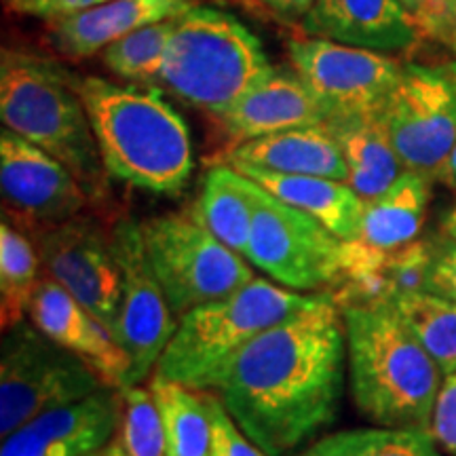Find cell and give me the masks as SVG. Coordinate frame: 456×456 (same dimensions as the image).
Masks as SVG:
<instances>
[{"label": "cell", "mask_w": 456, "mask_h": 456, "mask_svg": "<svg viewBox=\"0 0 456 456\" xmlns=\"http://www.w3.org/2000/svg\"><path fill=\"white\" fill-rule=\"evenodd\" d=\"M121 420V391L104 387L28 420L3 437L0 456H89L117 437Z\"/></svg>", "instance_id": "9a60e30c"}, {"label": "cell", "mask_w": 456, "mask_h": 456, "mask_svg": "<svg viewBox=\"0 0 456 456\" xmlns=\"http://www.w3.org/2000/svg\"><path fill=\"white\" fill-rule=\"evenodd\" d=\"M148 389L161 416L167 456H212V420L203 393L161 374L151 376Z\"/></svg>", "instance_id": "d4e9b609"}, {"label": "cell", "mask_w": 456, "mask_h": 456, "mask_svg": "<svg viewBox=\"0 0 456 456\" xmlns=\"http://www.w3.org/2000/svg\"><path fill=\"white\" fill-rule=\"evenodd\" d=\"M429 199L431 180L414 171H403L383 195L363 205L355 241L379 252H393L414 243L423 231Z\"/></svg>", "instance_id": "603a6c76"}, {"label": "cell", "mask_w": 456, "mask_h": 456, "mask_svg": "<svg viewBox=\"0 0 456 456\" xmlns=\"http://www.w3.org/2000/svg\"><path fill=\"white\" fill-rule=\"evenodd\" d=\"M216 165H228L237 171L260 169L288 175H319L349 184V169L338 142L323 123L245 142L220 152Z\"/></svg>", "instance_id": "ffe728a7"}, {"label": "cell", "mask_w": 456, "mask_h": 456, "mask_svg": "<svg viewBox=\"0 0 456 456\" xmlns=\"http://www.w3.org/2000/svg\"><path fill=\"white\" fill-rule=\"evenodd\" d=\"M241 174L277 197L279 201L292 205L322 222L342 241H355L359 237L366 201L346 182L319 178V175L273 174V171L260 169H241Z\"/></svg>", "instance_id": "44dd1931"}, {"label": "cell", "mask_w": 456, "mask_h": 456, "mask_svg": "<svg viewBox=\"0 0 456 456\" xmlns=\"http://www.w3.org/2000/svg\"><path fill=\"white\" fill-rule=\"evenodd\" d=\"M300 26L306 37L387 55L412 51L425 37L402 0H317Z\"/></svg>", "instance_id": "e0dca14e"}, {"label": "cell", "mask_w": 456, "mask_h": 456, "mask_svg": "<svg viewBox=\"0 0 456 456\" xmlns=\"http://www.w3.org/2000/svg\"><path fill=\"white\" fill-rule=\"evenodd\" d=\"M419 24L427 37L456 51V0H431Z\"/></svg>", "instance_id": "836d02e7"}, {"label": "cell", "mask_w": 456, "mask_h": 456, "mask_svg": "<svg viewBox=\"0 0 456 456\" xmlns=\"http://www.w3.org/2000/svg\"><path fill=\"white\" fill-rule=\"evenodd\" d=\"M199 0H110L78 15L47 21L49 41L68 60L98 55L118 38L184 15Z\"/></svg>", "instance_id": "d6986e66"}, {"label": "cell", "mask_w": 456, "mask_h": 456, "mask_svg": "<svg viewBox=\"0 0 456 456\" xmlns=\"http://www.w3.org/2000/svg\"><path fill=\"white\" fill-rule=\"evenodd\" d=\"M254 3L285 24H302L317 0H254Z\"/></svg>", "instance_id": "d590c367"}, {"label": "cell", "mask_w": 456, "mask_h": 456, "mask_svg": "<svg viewBox=\"0 0 456 456\" xmlns=\"http://www.w3.org/2000/svg\"><path fill=\"white\" fill-rule=\"evenodd\" d=\"M89 456H127V450H125V446H123L121 440H118V436H117L112 442H108L104 448H100L98 452H94V454H89Z\"/></svg>", "instance_id": "74e56055"}, {"label": "cell", "mask_w": 456, "mask_h": 456, "mask_svg": "<svg viewBox=\"0 0 456 456\" xmlns=\"http://www.w3.org/2000/svg\"><path fill=\"white\" fill-rule=\"evenodd\" d=\"M271 279H252L224 298L197 306L178 319L155 374L195 391H214L220 376L245 346L322 298Z\"/></svg>", "instance_id": "8992f818"}, {"label": "cell", "mask_w": 456, "mask_h": 456, "mask_svg": "<svg viewBox=\"0 0 456 456\" xmlns=\"http://www.w3.org/2000/svg\"><path fill=\"white\" fill-rule=\"evenodd\" d=\"M41 258L43 277L74 296L117 336L123 277L112 249L110 231L94 216H78L30 237Z\"/></svg>", "instance_id": "4fadbf2b"}, {"label": "cell", "mask_w": 456, "mask_h": 456, "mask_svg": "<svg viewBox=\"0 0 456 456\" xmlns=\"http://www.w3.org/2000/svg\"><path fill=\"white\" fill-rule=\"evenodd\" d=\"M0 355V437L38 414L108 387L94 368L55 345L32 322L4 332Z\"/></svg>", "instance_id": "ba28073f"}, {"label": "cell", "mask_w": 456, "mask_h": 456, "mask_svg": "<svg viewBox=\"0 0 456 456\" xmlns=\"http://www.w3.org/2000/svg\"><path fill=\"white\" fill-rule=\"evenodd\" d=\"M429 431L437 446L456 456V374L444 379Z\"/></svg>", "instance_id": "1f68e13d"}, {"label": "cell", "mask_w": 456, "mask_h": 456, "mask_svg": "<svg viewBox=\"0 0 456 456\" xmlns=\"http://www.w3.org/2000/svg\"><path fill=\"white\" fill-rule=\"evenodd\" d=\"M256 182L228 165H214L205 175L192 216L239 256H248L254 222Z\"/></svg>", "instance_id": "cb8c5ba5"}, {"label": "cell", "mask_w": 456, "mask_h": 456, "mask_svg": "<svg viewBox=\"0 0 456 456\" xmlns=\"http://www.w3.org/2000/svg\"><path fill=\"white\" fill-rule=\"evenodd\" d=\"M300 456H440V450L427 429L368 427L323 437Z\"/></svg>", "instance_id": "83f0119b"}, {"label": "cell", "mask_w": 456, "mask_h": 456, "mask_svg": "<svg viewBox=\"0 0 456 456\" xmlns=\"http://www.w3.org/2000/svg\"><path fill=\"white\" fill-rule=\"evenodd\" d=\"M288 60L328 118L380 114L403 68L393 55L315 37L292 38Z\"/></svg>", "instance_id": "8fae6325"}, {"label": "cell", "mask_w": 456, "mask_h": 456, "mask_svg": "<svg viewBox=\"0 0 456 456\" xmlns=\"http://www.w3.org/2000/svg\"><path fill=\"white\" fill-rule=\"evenodd\" d=\"M380 121L403 169L440 182L456 146V61L403 64Z\"/></svg>", "instance_id": "30bf717a"}, {"label": "cell", "mask_w": 456, "mask_h": 456, "mask_svg": "<svg viewBox=\"0 0 456 456\" xmlns=\"http://www.w3.org/2000/svg\"><path fill=\"white\" fill-rule=\"evenodd\" d=\"M323 125L338 142L349 169V186L363 201L383 195L406 171L387 135L380 114L330 117Z\"/></svg>", "instance_id": "7402d4cb"}, {"label": "cell", "mask_w": 456, "mask_h": 456, "mask_svg": "<svg viewBox=\"0 0 456 456\" xmlns=\"http://www.w3.org/2000/svg\"><path fill=\"white\" fill-rule=\"evenodd\" d=\"M110 178L155 195H178L191 180V131L155 91L102 77L74 78Z\"/></svg>", "instance_id": "3957f363"}, {"label": "cell", "mask_w": 456, "mask_h": 456, "mask_svg": "<svg viewBox=\"0 0 456 456\" xmlns=\"http://www.w3.org/2000/svg\"><path fill=\"white\" fill-rule=\"evenodd\" d=\"M216 121L226 138V152L279 131L322 125L328 112L294 72L275 70Z\"/></svg>", "instance_id": "ac0fdd59"}, {"label": "cell", "mask_w": 456, "mask_h": 456, "mask_svg": "<svg viewBox=\"0 0 456 456\" xmlns=\"http://www.w3.org/2000/svg\"><path fill=\"white\" fill-rule=\"evenodd\" d=\"M104 3H110V0H24L13 11L21 15L41 17L45 21H55L100 7Z\"/></svg>", "instance_id": "e575fe53"}, {"label": "cell", "mask_w": 456, "mask_h": 456, "mask_svg": "<svg viewBox=\"0 0 456 456\" xmlns=\"http://www.w3.org/2000/svg\"><path fill=\"white\" fill-rule=\"evenodd\" d=\"M387 302L442 374H456V302L427 289L399 294Z\"/></svg>", "instance_id": "4316f807"}, {"label": "cell", "mask_w": 456, "mask_h": 456, "mask_svg": "<svg viewBox=\"0 0 456 456\" xmlns=\"http://www.w3.org/2000/svg\"><path fill=\"white\" fill-rule=\"evenodd\" d=\"M110 239L123 277L121 313L114 338L129 359L127 387H138L155 374L159 359L178 328V317L152 271L142 224L118 218L110 228Z\"/></svg>", "instance_id": "7c38bea8"}, {"label": "cell", "mask_w": 456, "mask_h": 456, "mask_svg": "<svg viewBox=\"0 0 456 456\" xmlns=\"http://www.w3.org/2000/svg\"><path fill=\"white\" fill-rule=\"evenodd\" d=\"M0 192L4 220L28 237L87 214L94 203L70 169L7 127L0 131Z\"/></svg>", "instance_id": "5bb4252c"}, {"label": "cell", "mask_w": 456, "mask_h": 456, "mask_svg": "<svg viewBox=\"0 0 456 456\" xmlns=\"http://www.w3.org/2000/svg\"><path fill=\"white\" fill-rule=\"evenodd\" d=\"M440 182H444L446 186L456 188V146H454L452 155H450V159H448L446 167H444V174H442Z\"/></svg>", "instance_id": "f35d334b"}, {"label": "cell", "mask_w": 456, "mask_h": 456, "mask_svg": "<svg viewBox=\"0 0 456 456\" xmlns=\"http://www.w3.org/2000/svg\"><path fill=\"white\" fill-rule=\"evenodd\" d=\"M427 292L456 302V241L444 237L433 245V258L427 277Z\"/></svg>", "instance_id": "d6a6232c"}, {"label": "cell", "mask_w": 456, "mask_h": 456, "mask_svg": "<svg viewBox=\"0 0 456 456\" xmlns=\"http://www.w3.org/2000/svg\"><path fill=\"white\" fill-rule=\"evenodd\" d=\"M175 20L161 21L131 32L102 51V64L123 81L155 85L174 34Z\"/></svg>", "instance_id": "f1b7e54d"}, {"label": "cell", "mask_w": 456, "mask_h": 456, "mask_svg": "<svg viewBox=\"0 0 456 456\" xmlns=\"http://www.w3.org/2000/svg\"><path fill=\"white\" fill-rule=\"evenodd\" d=\"M442 232H444V237H448V239H452V241H456V203L448 209L446 214H444Z\"/></svg>", "instance_id": "8d00e7d4"}, {"label": "cell", "mask_w": 456, "mask_h": 456, "mask_svg": "<svg viewBox=\"0 0 456 456\" xmlns=\"http://www.w3.org/2000/svg\"><path fill=\"white\" fill-rule=\"evenodd\" d=\"M345 380V322L334 294L323 292L245 346L214 393L249 440L288 456L334 423Z\"/></svg>", "instance_id": "6da1fadb"}, {"label": "cell", "mask_w": 456, "mask_h": 456, "mask_svg": "<svg viewBox=\"0 0 456 456\" xmlns=\"http://www.w3.org/2000/svg\"><path fill=\"white\" fill-rule=\"evenodd\" d=\"M275 70L260 38L235 15L197 4L175 20L155 87L218 118Z\"/></svg>", "instance_id": "5b68a950"}, {"label": "cell", "mask_w": 456, "mask_h": 456, "mask_svg": "<svg viewBox=\"0 0 456 456\" xmlns=\"http://www.w3.org/2000/svg\"><path fill=\"white\" fill-rule=\"evenodd\" d=\"M4 3H7V7H9L11 11H13V9L17 7V4H21V3H24V0H4Z\"/></svg>", "instance_id": "ab89813d"}, {"label": "cell", "mask_w": 456, "mask_h": 456, "mask_svg": "<svg viewBox=\"0 0 456 456\" xmlns=\"http://www.w3.org/2000/svg\"><path fill=\"white\" fill-rule=\"evenodd\" d=\"M74 78L47 57L4 49L0 118L9 131L70 169L91 201L104 203L110 175Z\"/></svg>", "instance_id": "277c9868"}, {"label": "cell", "mask_w": 456, "mask_h": 456, "mask_svg": "<svg viewBox=\"0 0 456 456\" xmlns=\"http://www.w3.org/2000/svg\"><path fill=\"white\" fill-rule=\"evenodd\" d=\"M30 322L61 349L81 357L108 387H127L129 359L104 323L53 279L43 277L30 306Z\"/></svg>", "instance_id": "2e32d148"}, {"label": "cell", "mask_w": 456, "mask_h": 456, "mask_svg": "<svg viewBox=\"0 0 456 456\" xmlns=\"http://www.w3.org/2000/svg\"><path fill=\"white\" fill-rule=\"evenodd\" d=\"M123 395V420L118 440L127 456H167L165 433L155 397L148 387H127Z\"/></svg>", "instance_id": "f546056e"}, {"label": "cell", "mask_w": 456, "mask_h": 456, "mask_svg": "<svg viewBox=\"0 0 456 456\" xmlns=\"http://www.w3.org/2000/svg\"><path fill=\"white\" fill-rule=\"evenodd\" d=\"M212 420V456H269L245 436L214 391H201Z\"/></svg>", "instance_id": "4dcf8cb0"}, {"label": "cell", "mask_w": 456, "mask_h": 456, "mask_svg": "<svg viewBox=\"0 0 456 456\" xmlns=\"http://www.w3.org/2000/svg\"><path fill=\"white\" fill-rule=\"evenodd\" d=\"M346 376L359 412L379 427L431 429L442 370L389 302L340 305Z\"/></svg>", "instance_id": "7a4b0ae2"}, {"label": "cell", "mask_w": 456, "mask_h": 456, "mask_svg": "<svg viewBox=\"0 0 456 456\" xmlns=\"http://www.w3.org/2000/svg\"><path fill=\"white\" fill-rule=\"evenodd\" d=\"M245 258L283 288L319 294L340 288L346 241L256 184L252 235Z\"/></svg>", "instance_id": "9c48e42d"}, {"label": "cell", "mask_w": 456, "mask_h": 456, "mask_svg": "<svg viewBox=\"0 0 456 456\" xmlns=\"http://www.w3.org/2000/svg\"><path fill=\"white\" fill-rule=\"evenodd\" d=\"M43 279L37 245L11 222L0 224V322L3 334L26 322Z\"/></svg>", "instance_id": "484cf974"}, {"label": "cell", "mask_w": 456, "mask_h": 456, "mask_svg": "<svg viewBox=\"0 0 456 456\" xmlns=\"http://www.w3.org/2000/svg\"><path fill=\"white\" fill-rule=\"evenodd\" d=\"M142 235L152 271L178 319L256 279L249 260L218 241L192 214L142 222Z\"/></svg>", "instance_id": "52a82bcc"}]
</instances>
